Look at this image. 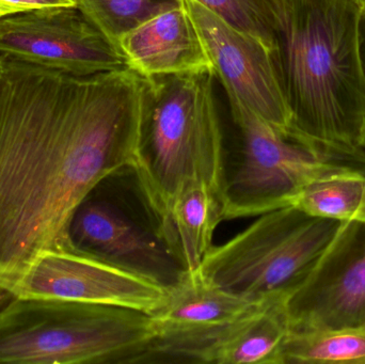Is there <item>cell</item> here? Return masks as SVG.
Masks as SVG:
<instances>
[{
	"mask_svg": "<svg viewBox=\"0 0 365 364\" xmlns=\"http://www.w3.org/2000/svg\"><path fill=\"white\" fill-rule=\"evenodd\" d=\"M291 207L317 217L365 224V169L310 182Z\"/></svg>",
	"mask_w": 365,
	"mask_h": 364,
	"instance_id": "17",
	"label": "cell"
},
{
	"mask_svg": "<svg viewBox=\"0 0 365 364\" xmlns=\"http://www.w3.org/2000/svg\"><path fill=\"white\" fill-rule=\"evenodd\" d=\"M356 2H357L358 4H359L361 8H364L365 6V0H355Z\"/></svg>",
	"mask_w": 365,
	"mask_h": 364,
	"instance_id": "24",
	"label": "cell"
},
{
	"mask_svg": "<svg viewBox=\"0 0 365 364\" xmlns=\"http://www.w3.org/2000/svg\"><path fill=\"white\" fill-rule=\"evenodd\" d=\"M0 53L77 76L130 68L123 53L77 6L1 17Z\"/></svg>",
	"mask_w": 365,
	"mask_h": 364,
	"instance_id": "8",
	"label": "cell"
},
{
	"mask_svg": "<svg viewBox=\"0 0 365 364\" xmlns=\"http://www.w3.org/2000/svg\"><path fill=\"white\" fill-rule=\"evenodd\" d=\"M267 301L237 296L188 275L152 314L155 338L143 363H212L231 331Z\"/></svg>",
	"mask_w": 365,
	"mask_h": 364,
	"instance_id": "9",
	"label": "cell"
},
{
	"mask_svg": "<svg viewBox=\"0 0 365 364\" xmlns=\"http://www.w3.org/2000/svg\"><path fill=\"white\" fill-rule=\"evenodd\" d=\"M0 4L19 13L53 6H77V0H0Z\"/></svg>",
	"mask_w": 365,
	"mask_h": 364,
	"instance_id": "20",
	"label": "cell"
},
{
	"mask_svg": "<svg viewBox=\"0 0 365 364\" xmlns=\"http://www.w3.org/2000/svg\"><path fill=\"white\" fill-rule=\"evenodd\" d=\"M230 25L261 41L270 51L279 16V0H195Z\"/></svg>",
	"mask_w": 365,
	"mask_h": 364,
	"instance_id": "19",
	"label": "cell"
},
{
	"mask_svg": "<svg viewBox=\"0 0 365 364\" xmlns=\"http://www.w3.org/2000/svg\"><path fill=\"white\" fill-rule=\"evenodd\" d=\"M169 292L147 278L89 256L46 251L24 276L16 297L115 306L152 316L164 307Z\"/></svg>",
	"mask_w": 365,
	"mask_h": 364,
	"instance_id": "12",
	"label": "cell"
},
{
	"mask_svg": "<svg viewBox=\"0 0 365 364\" xmlns=\"http://www.w3.org/2000/svg\"><path fill=\"white\" fill-rule=\"evenodd\" d=\"M10 14H14V12H13L11 9L6 8V6H2V4H0V19L1 17L6 16V15Z\"/></svg>",
	"mask_w": 365,
	"mask_h": 364,
	"instance_id": "22",
	"label": "cell"
},
{
	"mask_svg": "<svg viewBox=\"0 0 365 364\" xmlns=\"http://www.w3.org/2000/svg\"><path fill=\"white\" fill-rule=\"evenodd\" d=\"M227 98L240 145L235 160L225 164L221 189L223 219L257 217L291 207L310 182L365 169L364 162L326 153L281 132L237 98Z\"/></svg>",
	"mask_w": 365,
	"mask_h": 364,
	"instance_id": "6",
	"label": "cell"
},
{
	"mask_svg": "<svg viewBox=\"0 0 365 364\" xmlns=\"http://www.w3.org/2000/svg\"><path fill=\"white\" fill-rule=\"evenodd\" d=\"M279 364H365V324L291 331Z\"/></svg>",
	"mask_w": 365,
	"mask_h": 364,
	"instance_id": "16",
	"label": "cell"
},
{
	"mask_svg": "<svg viewBox=\"0 0 365 364\" xmlns=\"http://www.w3.org/2000/svg\"><path fill=\"white\" fill-rule=\"evenodd\" d=\"M214 77L210 73L143 77V120L133 172L166 236L171 207L184 186L201 182L221 194L225 153Z\"/></svg>",
	"mask_w": 365,
	"mask_h": 364,
	"instance_id": "3",
	"label": "cell"
},
{
	"mask_svg": "<svg viewBox=\"0 0 365 364\" xmlns=\"http://www.w3.org/2000/svg\"><path fill=\"white\" fill-rule=\"evenodd\" d=\"M358 45H359V57L362 71L365 77V6L361 9L358 25Z\"/></svg>",
	"mask_w": 365,
	"mask_h": 364,
	"instance_id": "21",
	"label": "cell"
},
{
	"mask_svg": "<svg viewBox=\"0 0 365 364\" xmlns=\"http://www.w3.org/2000/svg\"><path fill=\"white\" fill-rule=\"evenodd\" d=\"M155 327L128 308L17 298L0 311V364L143 363Z\"/></svg>",
	"mask_w": 365,
	"mask_h": 364,
	"instance_id": "4",
	"label": "cell"
},
{
	"mask_svg": "<svg viewBox=\"0 0 365 364\" xmlns=\"http://www.w3.org/2000/svg\"><path fill=\"white\" fill-rule=\"evenodd\" d=\"M117 192L108 177L79 202L66 224L61 251L108 263L173 290L188 274L162 224L145 198L136 207Z\"/></svg>",
	"mask_w": 365,
	"mask_h": 364,
	"instance_id": "7",
	"label": "cell"
},
{
	"mask_svg": "<svg viewBox=\"0 0 365 364\" xmlns=\"http://www.w3.org/2000/svg\"><path fill=\"white\" fill-rule=\"evenodd\" d=\"M182 0H77V8L117 46L120 38Z\"/></svg>",
	"mask_w": 365,
	"mask_h": 364,
	"instance_id": "18",
	"label": "cell"
},
{
	"mask_svg": "<svg viewBox=\"0 0 365 364\" xmlns=\"http://www.w3.org/2000/svg\"><path fill=\"white\" fill-rule=\"evenodd\" d=\"M285 308L291 331L365 324V224H343Z\"/></svg>",
	"mask_w": 365,
	"mask_h": 364,
	"instance_id": "10",
	"label": "cell"
},
{
	"mask_svg": "<svg viewBox=\"0 0 365 364\" xmlns=\"http://www.w3.org/2000/svg\"><path fill=\"white\" fill-rule=\"evenodd\" d=\"M145 79L130 68L77 76L0 53V311L75 207L134 168Z\"/></svg>",
	"mask_w": 365,
	"mask_h": 364,
	"instance_id": "1",
	"label": "cell"
},
{
	"mask_svg": "<svg viewBox=\"0 0 365 364\" xmlns=\"http://www.w3.org/2000/svg\"><path fill=\"white\" fill-rule=\"evenodd\" d=\"M362 149H364V151L365 152V124H364V136H362Z\"/></svg>",
	"mask_w": 365,
	"mask_h": 364,
	"instance_id": "23",
	"label": "cell"
},
{
	"mask_svg": "<svg viewBox=\"0 0 365 364\" xmlns=\"http://www.w3.org/2000/svg\"><path fill=\"white\" fill-rule=\"evenodd\" d=\"M221 194L210 185L191 182L182 187L169 214L167 237L188 275H195L223 222Z\"/></svg>",
	"mask_w": 365,
	"mask_h": 364,
	"instance_id": "14",
	"label": "cell"
},
{
	"mask_svg": "<svg viewBox=\"0 0 365 364\" xmlns=\"http://www.w3.org/2000/svg\"><path fill=\"white\" fill-rule=\"evenodd\" d=\"M355 0H279L272 59L292 135L364 162L365 77Z\"/></svg>",
	"mask_w": 365,
	"mask_h": 364,
	"instance_id": "2",
	"label": "cell"
},
{
	"mask_svg": "<svg viewBox=\"0 0 365 364\" xmlns=\"http://www.w3.org/2000/svg\"><path fill=\"white\" fill-rule=\"evenodd\" d=\"M117 47L128 60V68L145 78L214 74L199 30L182 2L120 38Z\"/></svg>",
	"mask_w": 365,
	"mask_h": 364,
	"instance_id": "13",
	"label": "cell"
},
{
	"mask_svg": "<svg viewBox=\"0 0 365 364\" xmlns=\"http://www.w3.org/2000/svg\"><path fill=\"white\" fill-rule=\"evenodd\" d=\"M205 45L215 76L227 96L237 98L262 119L292 135L291 113L272 51L195 0H182Z\"/></svg>",
	"mask_w": 365,
	"mask_h": 364,
	"instance_id": "11",
	"label": "cell"
},
{
	"mask_svg": "<svg viewBox=\"0 0 365 364\" xmlns=\"http://www.w3.org/2000/svg\"><path fill=\"white\" fill-rule=\"evenodd\" d=\"M257 217L222 245L212 246L195 275L251 301L287 299L345 222L311 216L295 207Z\"/></svg>",
	"mask_w": 365,
	"mask_h": 364,
	"instance_id": "5",
	"label": "cell"
},
{
	"mask_svg": "<svg viewBox=\"0 0 365 364\" xmlns=\"http://www.w3.org/2000/svg\"><path fill=\"white\" fill-rule=\"evenodd\" d=\"M289 331L285 299L267 301L231 331L212 363L279 364Z\"/></svg>",
	"mask_w": 365,
	"mask_h": 364,
	"instance_id": "15",
	"label": "cell"
}]
</instances>
